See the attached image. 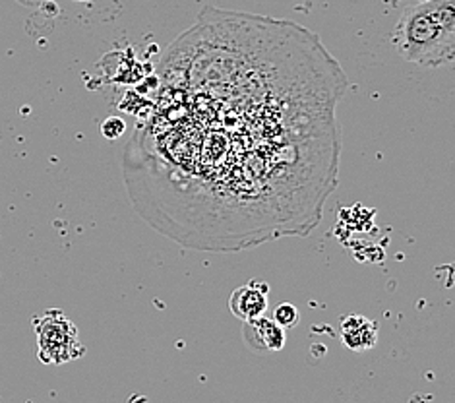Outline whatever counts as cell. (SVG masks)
Masks as SVG:
<instances>
[{
    "label": "cell",
    "instance_id": "1",
    "mask_svg": "<svg viewBox=\"0 0 455 403\" xmlns=\"http://www.w3.org/2000/svg\"><path fill=\"white\" fill-rule=\"evenodd\" d=\"M401 59L417 67H451L455 59V0H419L401 14L394 31Z\"/></svg>",
    "mask_w": 455,
    "mask_h": 403
},
{
    "label": "cell",
    "instance_id": "2",
    "mask_svg": "<svg viewBox=\"0 0 455 403\" xmlns=\"http://www.w3.org/2000/svg\"><path fill=\"white\" fill-rule=\"evenodd\" d=\"M37 355L45 365H64L85 353V347L78 337V328L60 310H47L41 318H36Z\"/></svg>",
    "mask_w": 455,
    "mask_h": 403
},
{
    "label": "cell",
    "instance_id": "3",
    "mask_svg": "<svg viewBox=\"0 0 455 403\" xmlns=\"http://www.w3.org/2000/svg\"><path fill=\"white\" fill-rule=\"evenodd\" d=\"M229 309L233 316L243 322L264 316L267 309V286L266 283L252 281L244 287L235 289L229 299Z\"/></svg>",
    "mask_w": 455,
    "mask_h": 403
},
{
    "label": "cell",
    "instance_id": "4",
    "mask_svg": "<svg viewBox=\"0 0 455 403\" xmlns=\"http://www.w3.org/2000/svg\"><path fill=\"white\" fill-rule=\"evenodd\" d=\"M244 340L252 350L281 351L285 347V328H281L275 320L259 316L244 322Z\"/></svg>",
    "mask_w": 455,
    "mask_h": 403
},
{
    "label": "cell",
    "instance_id": "5",
    "mask_svg": "<svg viewBox=\"0 0 455 403\" xmlns=\"http://www.w3.org/2000/svg\"><path fill=\"white\" fill-rule=\"evenodd\" d=\"M378 324L366 316L353 314L341 320V340L353 351L372 350L378 342Z\"/></svg>",
    "mask_w": 455,
    "mask_h": 403
},
{
    "label": "cell",
    "instance_id": "6",
    "mask_svg": "<svg viewBox=\"0 0 455 403\" xmlns=\"http://www.w3.org/2000/svg\"><path fill=\"white\" fill-rule=\"evenodd\" d=\"M274 320L281 326V328H292V326L299 322V310L289 302L279 304L274 314Z\"/></svg>",
    "mask_w": 455,
    "mask_h": 403
},
{
    "label": "cell",
    "instance_id": "7",
    "mask_svg": "<svg viewBox=\"0 0 455 403\" xmlns=\"http://www.w3.org/2000/svg\"><path fill=\"white\" fill-rule=\"evenodd\" d=\"M101 130H103V134L109 138V140H116L118 136H123L124 134V130H126V125L121 121V118H115V117H111V118H107V121L103 123V126H101Z\"/></svg>",
    "mask_w": 455,
    "mask_h": 403
},
{
    "label": "cell",
    "instance_id": "8",
    "mask_svg": "<svg viewBox=\"0 0 455 403\" xmlns=\"http://www.w3.org/2000/svg\"><path fill=\"white\" fill-rule=\"evenodd\" d=\"M18 3H21V4H26V6H34V4H39L41 0H18Z\"/></svg>",
    "mask_w": 455,
    "mask_h": 403
}]
</instances>
